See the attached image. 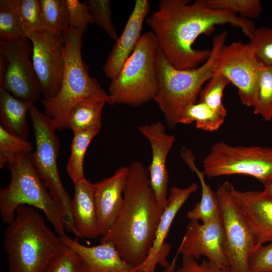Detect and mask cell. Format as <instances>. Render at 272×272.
Returning a JSON list of instances; mask_svg holds the SVG:
<instances>
[{"mask_svg": "<svg viewBox=\"0 0 272 272\" xmlns=\"http://www.w3.org/2000/svg\"><path fill=\"white\" fill-rule=\"evenodd\" d=\"M161 0L145 22L155 36L167 60L178 70H191L210 57L212 50L193 47L202 34H210L218 25L229 24L249 37L256 28L251 20L228 10L211 8L206 0Z\"/></svg>", "mask_w": 272, "mask_h": 272, "instance_id": "cell-1", "label": "cell"}, {"mask_svg": "<svg viewBox=\"0 0 272 272\" xmlns=\"http://www.w3.org/2000/svg\"><path fill=\"white\" fill-rule=\"evenodd\" d=\"M128 167L122 207L100 242L112 243L121 258L135 267L147 257L164 210L157 201L147 168L138 161Z\"/></svg>", "mask_w": 272, "mask_h": 272, "instance_id": "cell-2", "label": "cell"}, {"mask_svg": "<svg viewBox=\"0 0 272 272\" xmlns=\"http://www.w3.org/2000/svg\"><path fill=\"white\" fill-rule=\"evenodd\" d=\"M64 247L34 208L19 206L4 234L9 272H43Z\"/></svg>", "mask_w": 272, "mask_h": 272, "instance_id": "cell-3", "label": "cell"}, {"mask_svg": "<svg viewBox=\"0 0 272 272\" xmlns=\"http://www.w3.org/2000/svg\"><path fill=\"white\" fill-rule=\"evenodd\" d=\"M83 34L70 27L64 31L62 35L64 70L60 89L55 97L41 99L44 113L52 119L56 129L59 131L66 128L72 109L82 101L100 100L114 105L97 80L89 75L82 59Z\"/></svg>", "mask_w": 272, "mask_h": 272, "instance_id": "cell-4", "label": "cell"}, {"mask_svg": "<svg viewBox=\"0 0 272 272\" xmlns=\"http://www.w3.org/2000/svg\"><path fill=\"white\" fill-rule=\"evenodd\" d=\"M227 35V32L223 31L214 37L210 57L194 69H176L158 48L156 58L157 87L153 100L170 128L178 124L180 116L187 106L197 102L203 84L214 75L216 55L225 44Z\"/></svg>", "mask_w": 272, "mask_h": 272, "instance_id": "cell-5", "label": "cell"}, {"mask_svg": "<svg viewBox=\"0 0 272 272\" xmlns=\"http://www.w3.org/2000/svg\"><path fill=\"white\" fill-rule=\"evenodd\" d=\"M31 154H16L6 157L11 180L7 187L0 189L1 220L9 224L19 206H31L42 211L58 237L64 238L67 235L59 208L37 173Z\"/></svg>", "mask_w": 272, "mask_h": 272, "instance_id": "cell-6", "label": "cell"}, {"mask_svg": "<svg viewBox=\"0 0 272 272\" xmlns=\"http://www.w3.org/2000/svg\"><path fill=\"white\" fill-rule=\"evenodd\" d=\"M159 46L151 31L142 36L118 74L110 82L113 104L137 107L153 99L157 87L156 58Z\"/></svg>", "mask_w": 272, "mask_h": 272, "instance_id": "cell-7", "label": "cell"}, {"mask_svg": "<svg viewBox=\"0 0 272 272\" xmlns=\"http://www.w3.org/2000/svg\"><path fill=\"white\" fill-rule=\"evenodd\" d=\"M31 118L36 147L31 154L34 167L58 206L65 230L75 234L71 214V200L61 182L57 167L60 143L51 118L30 103Z\"/></svg>", "mask_w": 272, "mask_h": 272, "instance_id": "cell-8", "label": "cell"}, {"mask_svg": "<svg viewBox=\"0 0 272 272\" xmlns=\"http://www.w3.org/2000/svg\"><path fill=\"white\" fill-rule=\"evenodd\" d=\"M203 167L209 178L246 175L264 186L272 183V147L233 146L218 142L203 159Z\"/></svg>", "mask_w": 272, "mask_h": 272, "instance_id": "cell-9", "label": "cell"}, {"mask_svg": "<svg viewBox=\"0 0 272 272\" xmlns=\"http://www.w3.org/2000/svg\"><path fill=\"white\" fill-rule=\"evenodd\" d=\"M225 233V253L232 272H250L249 259L257 250L255 237L225 183L216 192Z\"/></svg>", "mask_w": 272, "mask_h": 272, "instance_id": "cell-10", "label": "cell"}, {"mask_svg": "<svg viewBox=\"0 0 272 272\" xmlns=\"http://www.w3.org/2000/svg\"><path fill=\"white\" fill-rule=\"evenodd\" d=\"M262 65L248 43L234 41L218 50L214 74L227 79L237 89L241 103L252 107Z\"/></svg>", "mask_w": 272, "mask_h": 272, "instance_id": "cell-11", "label": "cell"}, {"mask_svg": "<svg viewBox=\"0 0 272 272\" xmlns=\"http://www.w3.org/2000/svg\"><path fill=\"white\" fill-rule=\"evenodd\" d=\"M27 38L1 39L0 53L5 57L6 68L0 88L17 98L35 104L42 94L32 62Z\"/></svg>", "mask_w": 272, "mask_h": 272, "instance_id": "cell-12", "label": "cell"}, {"mask_svg": "<svg viewBox=\"0 0 272 272\" xmlns=\"http://www.w3.org/2000/svg\"><path fill=\"white\" fill-rule=\"evenodd\" d=\"M32 44V59L44 98H51L59 92L64 70L62 35L46 30L27 38Z\"/></svg>", "mask_w": 272, "mask_h": 272, "instance_id": "cell-13", "label": "cell"}, {"mask_svg": "<svg viewBox=\"0 0 272 272\" xmlns=\"http://www.w3.org/2000/svg\"><path fill=\"white\" fill-rule=\"evenodd\" d=\"M225 233L221 216L206 223L189 220L177 252L198 260L201 256L221 267L229 266L225 253Z\"/></svg>", "mask_w": 272, "mask_h": 272, "instance_id": "cell-14", "label": "cell"}, {"mask_svg": "<svg viewBox=\"0 0 272 272\" xmlns=\"http://www.w3.org/2000/svg\"><path fill=\"white\" fill-rule=\"evenodd\" d=\"M138 128L151 146L152 160L147 168L150 185L158 205L164 210L167 202L169 183L166 160L175 138L166 132L165 126L161 121L143 124Z\"/></svg>", "mask_w": 272, "mask_h": 272, "instance_id": "cell-15", "label": "cell"}, {"mask_svg": "<svg viewBox=\"0 0 272 272\" xmlns=\"http://www.w3.org/2000/svg\"><path fill=\"white\" fill-rule=\"evenodd\" d=\"M224 183L251 230L257 246L272 242V196L263 190L240 191L229 181Z\"/></svg>", "mask_w": 272, "mask_h": 272, "instance_id": "cell-16", "label": "cell"}, {"mask_svg": "<svg viewBox=\"0 0 272 272\" xmlns=\"http://www.w3.org/2000/svg\"><path fill=\"white\" fill-rule=\"evenodd\" d=\"M198 189V185L193 183L185 188L173 186L170 189L166 206L160 220L153 245L145 260L134 268L139 272H155L159 264L164 268L170 263L167 257L171 246L165 242L171 226L177 213L189 196Z\"/></svg>", "mask_w": 272, "mask_h": 272, "instance_id": "cell-17", "label": "cell"}, {"mask_svg": "<svg viewBox=\"0 0 272 272\" xmlns=\"http://www.w3.org/2000/svg\"><path fill=\"white\" fill-rule=\"evenodd\" d=\"M129 172L128 166L118 168L110 177L93 183L98 229L100 236L110 230L123 203V192Z\"/></svg>", "mask_w": 272, "mask_h": 272, "instance_id": "cell-18", "label": "cell"}, {"mask_svg": "<svg viewBox=\"0 0 272 272\" xmlns=\"http://www.w3.org/2000/svg\"><path fill=\"white\" fill-rule=\"evenodd\" d=\"M148 0H137L124 29L115 43L103 66L106 76L112 79L120 71L131 54L142 35L143 23L150 11Z\"/></svg>", "mask_w": 272, "mask_h": 272, "instance_id": "cell-19", "label": "cell"}, {"mask_svg": "<svg viewBox=\"0 0 272 272\" xmlns=\"http://www.w3.org/2000/svg\"><path fill=\"white\" fill-rule=\"evenodd\" d=\"M62 243L73 249L83 263L84 272H139L126 262L115 246L110 242L87 246L67 236L61 238Z\"/></svg>", "mask_w": 272, "mask_h": 272, "instance_id": "cell-20", "label": "cell"}, {"mask_svg": "<svg viewBox=\"0 0 272 272\" xmlns=\"http://www.w3.org/2000/svg\"><path fill=\"white\" fill-rule=\"evenodd\" d=\"M71 209L77 237L93 239L100 236L93 183L86 178L75 184Z\"/></svg>", "mask_w": 272, "mask_h": 272, "instance_id": "cell-21", "label": "cell"}, {"mask_svg": "<svg viewBox=\"0 0 272 272\" xmlns=\"http://www.w3.org/2000/svg\"><path fill=\"white\" fill-rule=\"evenodd\" d=\"M181 156L190 170L194 172L199 181L201 187V195L199 202L187 213L189 220H196L206 223L220 217L219 203L216 192L205 181V175L195 164L194 157L189 150L186 148L182 149Z\"/></svg>", "mask_w": 272, "mask_h": 272, "instance_id": "cell-22", "label": "cell"}, {"mask_svg": "<svg viewBox=\"0 0 272 272\" xmlns=\"http://www.w3.org/2000/svg\"><path fill=\"white\" fill-rule=\"evenodd\" d=\"M30 104L0 88L1 126L9 132L27 140L29 125L26 116Z\"/></svg>", "mask_w": 272, "mask_h": 272, "instance_id": "cell-23", "label": "cell"}, {"mask_svg": "<svg viewBox=\"0 0 272 272\" xmlns=\"http://www.w3.org/2000/svg\"><path fill=\"white\" fill-rule=\"evenodd\" d=\"M107 103L100 100H86L77 104L67 118L66 128L73 133L101 128V115Z\"/></svg>", "mask_w": 272, "mask_h": 272, "instance_id": "cell-24", "label": "cell"}, {"mask_svg": "<svg viewBox=\"0 0 272 272\" xmlns=\"http://www.w3.org/2000/svg\"><path fill=\"white\" fill-rule=\"evenodd\" d=\"M225 118L205 103L197 101L184 109L179 118L178 124H190L195 122L197 129L212 132L221 126Z\"/></svg>", "mask_w": 272, "mask_h": 272, "instance_id": "cell-25", "label": "cell"}, {"mask_svg": "<svg viewBox=\"0 0 272 272\" xmlns=\"http://www.w3.org/2000/svg\"><path fill=\"white\" fill-rule=\"evenodd\" d=\"M99 132V130L92 129L74 133L66 171L74 184L86 179L84 172L85 155L92 139Z\"/></svg>", "mask_w": 272, "mask_h": 272, "instance_id": "cell-26", "label": "cell"}, {"mask_svg": "<svg viewBox=\"0 0 272 272\" xmlns=\"http://www.w3.org/2000/svg\"><path fill=\"white\" fill-rule=\"evenodd\" d=\"M41 26L61 36L69 27L66 0H39Z\"/></svg>", "mask_w": 272, "mask_h": 272, "instance_id": "cell-27", "label": "cell"}, {"mask_svg": "<svg viewBox=\"0 0 272 272\" xmlns=\"http://www.w3.org/2000/svg\"><path fill=\"white\" fill-rule=\"evenodd\" d=\"M252 107L265 121L272 119V66L262 65Z\"/></svg>", "mask_w": 272, "mask_h": 272, "instance_id": "cell-28", "label": "cell"}, {"mask_svg": "<svg viewBox=\"0 0 272 272\" xmlns=\"http://www.w3.org/2000/svg\"><path fill=\"white\" fill-rule=\"evenodd\" d=\"M17 0L0 1L1 39L13 40L24 36L16 9Z\"/></svg>", "mask_w": 272, "mask_h": 272, "instance_id": "cell-29", "label": "cell"}, {"mask_svg": "<svg viewBox=\"0 0 272 272\" xmlns=\"http://www.w3.org/2000/svg\"><path fill=\"white\" fill-rule=\"evenodd\" d=\"M229 83V81L226 78L214 74L202 89L198 97V102L205 103L225 117L227 110L223 104L222 97L223 91Z\"/></svg>", "mask_w": 272, "mask_h": 272, "instance_id": "cell-30", "label": "cell"}, {"mask_svg": "<svg viewBox=\"0 0 272 272\" xmlns=\"http://www.w3.org/2000/svg\"><path fill=\"white\" fill-rule=\"evenodd\" d=\"M16 9L24 37L43 30L39 0H17Z\"/></svg>", "mask_w": 272, "mask_h": 272, "instance_id": "cell-31", "label": "cell"}, {"mask_svg": "<svg viewBox=\"0 0 272 272\" xmlns=\"http://www.w3.org/2000/svg\"><path fill=\"white\" fill-rule=\"evenodd\" d=\"M212 8L238 13L239 16L251 20L259 17L262 6L259 0H206Z\"/></svg>", "mask_w": 272, "mask_h": 272, "instance_id": "cell-32", "label": "cell"}, {"mask_svg": "<svg viewBox=\"0 0 272 272\" xmlns=\"http://www.w3.org/2000/svg\"><path fill=\"white\" fill-rule=\"evenodd\" d=\"M248 43L258 60L263 65L272 66V28H255Z\"/></svg>", "mask_w": 272, "mask_h": 272, "instance_id": "cell-33", "label": "cell"}, {"mask_svg": "<svg viewBox=\"0 0 272 272\" xmlns=\"http://www.w3.org/2000/svg\"><path fill=\"white\" fill-rule=\"evenodd\" d=\"M84 2L92 16L94 23L104 30L111 39L116 41L119 36L112 21L110 1L87 0Z\"/></svg>", "mask_w": 272, "mask_h": 272, "instance_id": "cell-34", "label": "cell"}, {"mask_svg": "<svg viewBox=\"0 0 272 272\" xmlns=\"http://www.w3.org/2000/svg\"><path fill=\"white\" fill-rule=\"evenodd\" d=\"M43 272H84L82 260L73 249L63 248L48 262Z\"/></svg>", "mask_w": 272, "mask_h": 272, "instance_id": "cell-35", "label": "cell"}, {"mask_svg": "<svg viewBox=\"0 0 272 272\" xmlns=\"http://www.w3.org/2000/svg\"><path fill=\"white\" fill-rule=\"evenodd\" d=\"M33 146L27 140L15 135L0 125V168L6 164V157L16 154H31Z\"/></svg>", "mask_w": 272, "mask_h": 272, "instance_id": "cell-36", "label": "cell"}, {"mask_svg": "<svg viewBox=\"0 0 272 272\" xmlns=\"http://www.w3.org/2000/svg\"><path fill=\"white\" fill-rule=\"evenodd\" d=\"M69 27L84 33L88 24L94 21L85 2L79 0H66Z\"/></svg>", "mask_w": 272, "mask_h": 272, "instance_id": "cell-37", "label": "cell"}, {"mask_svg": "<svg viewBox=\"0 0 272 272\" xmlns=\"http://www.w3.org/2000/svg\"><path fill=\"white\" fill-rule=\"evenodd\" d=\"M250 272H272V242L261 245L249 259Z\"/></svg>", "mask_w": 272, "mask_h": 272, "instance_id": "cell-38", "label": "cell"}, {"mask_svg": "<svg viewBox=\"0 0 272 272\" xmlns=\"http://www.w3.org/2000/svg\"><path fill=\"white\" fill-rule=\"evenodd\" d=\"M175 272H232L229 266L221 267L208 259L199 263L193 257L182 256L181 266Z\"/></svg>", "mask_w": 272, "mask_h": 272, "instance_id": "cell-39", "label": "cell"}, {"mask_svg": "<svg viewBox=\"0 0 272 272\" xmlns=\"http://www.w3.org/2000/svg\"><path fill=\"white\" fill-rule=\"evenodd\" d=\"M178 255L179 253L176 252L171 262L170 263L168 266L164 267V269L161 272H175L176 270V262Z\"/></svg>", "mask_w": 272, "mask_h": 272, "instance_id": "cell-40", "label": "cell"}, {"mask_svg": "<svg viewBox=\"0 0 272 272\" xmlns=\"http://www.w3.org/2000/svg\"><path fill=\"white\" fill-rule=\"evenodd\" d=\"M263 191L266 194L272 196V183L264 186Z\"/></svg>", "mask_w": 272, "mask_h": 272, "instance_id": "cell-41", "label": "cell"}]
</instances>
